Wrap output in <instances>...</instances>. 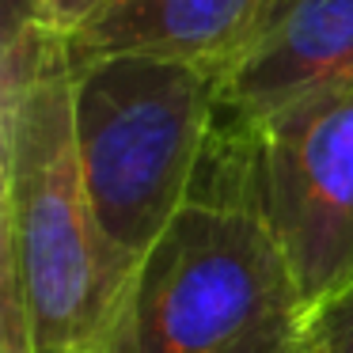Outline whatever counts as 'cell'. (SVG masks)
Segmentation results:
<instances>
[{"instance_id":"obj_1","label":"cell","mask_w":353,"mask_h":353,"mask_svg":"<svg viewBox=\"0 0 353 353\" xmlns=\"http://www.w3.org/2000/svg\"><path fill=\"white\" fill-rule=\"evenodd\" d=\"M307 300L259 201L251 125L224 122L183 209L130 274L107 353H289Z\"/></svg>"},{"instance_id":"obj_2","label":"cell","mask_w":353,"mask_h":353,"mask_svg":"<svg viewBox=\"0 0 353 353\" xmlns=\"http://www.w3.org/2000/svg\"><path fill=\"white\" fill-rule=\"evenodd\" d=\"M0 259L19 277L42 353H84L114 327V259L77 156L69 42L34 23L0 46Z\"/></svg>"},{"instance_id":"obj_3","label":"cell","mask_w":353,"mask_h":353,"mask_svg":"<svg viewBox=\"0 0 353 353\" xmlns=\"http://www.w3.org/2000/svg\"><path fill=\"white\" fill-rule=\"evenodd\" d=\"M72 61V130L107 247L137 270L183 209L221 114V69L152 54Z\"/></svg>"},{"instance_id":"obj_4","label":"cell","mask_w":353,"mask_h":353,"mask_svg":"<svg viewBox=\"0 0 353 353\" xmlns=\"http://www.w3.org/2000/svg\"><path fill=\"white\" fill-rule=\"evenodd\" d=\"M251 141L259 201L312 315L353 281V88L277 110Z\"/></svg>"},{"instance_id":"obj_5","label":"cell","mask_w":353,"mask_h":353,"mask_svg":"<svg viewBox=\"0 0 353 353\" xmlns=\"http://www.w3.org/2000/svg\"><path fill=\"white\" fill-rule=\"evenodd\" d=\"M342 88H353V0H266L221 72V118L259 125Z\"/></svg>"},{"instance_id":"obj_6","label":"cell","mask_w":353,"mask_h":353,"mask_svg":"<svg viewBox=\"0 0 353 353\" xmlns=\"http://www.w3.org/2000/svg\"><path fill=\"white\" fill-rule=\"evenodd\" d=\"M266 0H118L69 42V57L152 54L228 69Z\"/></svg>"},{"instance_id":"obj_7","label":"cell","mask_w":353,"mask_h":353,"mask_svg":"<svg viewBox=\"0 0 353 353\" xmlns=\"http://www.w3.org/2000/svg\"><path fill=\"white\" fill-rule=\"evenodd\" d=\"M312 353H353V281L307 315Z\"/></svg>"},{"instance_id":"obj_8","label":"cell","mask_w":353,"mask_h":353,"mask_svg":"<svg viewBox=\"0 0 353 353\" xmlns=\"http://www.w3.org/2000/svg\"><path fill=\"white\" fill-rule=\"evenodd\" d=\"M0 353H42L39 338L31 330L19 277L4 259H0Z\"/></svg>"},{"instance_id":"obj_9","label":"cell","mask_w":353,"mask_h":353,"mask_svg":"<svg viewBox=\"0 0 353 353\" xmlns=\"http://www.w3.org/2000/svg\"><path fill=\"white\" fill-rule=\"evenodd\" d=\"M114 4L118 0H42V23L50 31H57L61 39H72L77 31H84L95 16H103Z\"/></svg>"},{"instance_id":"obj_10","label":"cell","mask_w":353,"mask_h":353,"mask_svg":"<svg viewBox=\"0 0 353 353\" xmlns=\"http://www.w3.org/2000/svg\"><path fill=\"white\" fill-rule=\"evenodd\" d=\"M34 23H42V0H0V46L16 42Z\"/></svg>"},{"instance_id":"obj_11","label":"cell","mask_w":353,"mask_h":353,"mask_svg":"<svg viewBox=\"0 0 353 353\" xmlns=\"http://www.w3.org/2000/svg\"><path fill=\"white\" fill-rule=\"evenodd\" d=\"M289 353H312V345H307V334H304V342H300L296 350H289Z\"/></svg>"},{"instance_id":"obj_12","label":"cell","mask_w":353,"mask_h":353,"mask_svg":"<svg viewBox=\"0 0 353 353\" xmlns=\"http://www.w3.org/2000/svg\"><path fill=\"white\" fill-rule=\"evenodd\" d=\"M84 353H107V345L99 342V345H92V350H84Z\"/></svg>"}]
</instances>
